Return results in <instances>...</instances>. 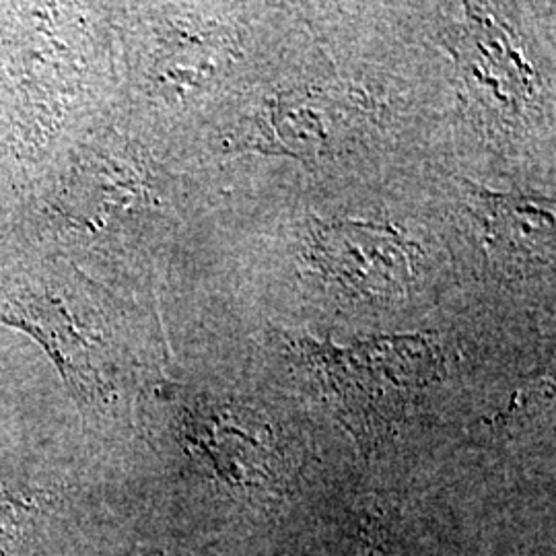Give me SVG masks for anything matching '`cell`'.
<instances>
[{
	"instance_id": "277c9868",
	"label": "cell",
	"mask_w": 556,
	"mask_h": 556,
	"mask_svg": "<svg viewBox=\"0 0 556 556\" xmlns=\"http://www.w3.org/2000/svg\"><path fill=\"white\" fill-rule=\"evenodd\" d=\"M184 439L215 477L233 489L264 486L275 478V439L252 410L204 404L184 420Z\"/></svg>"
},
{
	"instance_id": "7a4b0ae2",
	"label": "cell",
	"mask_w": 556,
	"mask_h": 556,
	"mask_svg": "<svg viewBox=\"0 0 556 556\" xmlns=\"http://www.w3.org/2000/svg\"><path fill=\"white\" fill-rule=\"evenodd\" d=\"M340 417L363 441H369L390 418L397 417L431 371L418 355L383 357L381 353H321L312 357Z\"/></svg>"
},
{
	"instance_id": "ba28073f",
	"label": "cell",
	"mask_w": 556,
	"mask_h": 556,
	"mask_svg": "<svg viewBox=\"0 0 556 556\" xmlns=\"http://www.w3.org/2000/svg\"><path fill=\"white\" fill-rule=\"evenodd\" d=\"M163 556H167V555H163Z\"/></svg>"
},
{
	"instance_id": "52a82bcc",
	"label": "cell",
	"mask_w": 556,
	"mask_h": 556,
	"mask_svg": "<svg viewBox=\"0 0 556 556\" xmlns=\"http://www.w3.org/2000/svg\"><path fill=\"white\" fill-rule=\"evenodd\" d=\"M50 498L40 491L0 484V556H15L34 536Z\"/></svg>"
},
{
	"instance_id": "8992f818",
	"label": "cell",
	"mask_w": 556,
	"mask_h": 556,
	"mask_svg": "<svg viewBox=\"0 0 556 556\" xmlns=\"http://www.w3.org/2000/svg\"><path fill=\"white\" fill-rule=\"evenodd\" d=\"M314 108V101L305 96H282L268 101L254 119L256 124L248 137V144L264 153L291 155L298 160L318 155L330 135L321 112Z\"/></svg>"
},
{
	"instance_id": "5b68a950",
	"label": "cell",
	"mask_w": 556,
	"mask_h": 556,
	"mask_svg": "<svg viewBox=\"0 0 556 556\" xmlns=\"http://www.w3.org/2000/svg\"><path fill=\"white\" fill-rule=\"evenodd\" d=\"M553 200L495 194L472 186V213L484 252L503 266L548 264L555 254Z\"/></svg>"
},
{
	"instance_id": "6da1fadb",
	"label": "cell",
	"mask_w": 556,
	"mask_h": 556,
	"mask_svg": "<svg viewBox=\"0 0 556 556\" xmlns=\"http://www.w3.org/2000/svg\"><path fill=\"white\" fill-rule=\"evenodd\" d=\"M452 52L466 101L484 122L514 128L536 108V68L507 23L468 7V25L457 34Z\"/></svg>"
},
{
	"instance_id": "3957f363",
	"label": "cell",
	"mask_w": 556,
	"mask_h": 556,
	"mask_svg": "<svg viewBox=\"0 0 556 556\" xmlns=\"http://www.w3.org/2000/svg\"><path fill=\"white\" fill-rule=\"evenodd\" d=\"M413 254L415 245L383 225L330 220L314 231V260L321 275L361 298L397 295L415 277Z\"/></svg>"
}]
</instances>
